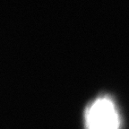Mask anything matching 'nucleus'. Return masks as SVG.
Returning a JSON list of instances; mask_svg holds the SVG:
<instances>
[{
	"mask_svg": "<svg viewBox=\"0 0 129 129\" xmlns=\"http://www.w3.org/2000/svg\"><path fill=\"white\" fill-rule=\"evenodd\" d=\"M85 129H119L120 117L115 103L107 96L99 97L84 113Z\"/></svg>",
	"mask_w": 129,
	"mask_h": 129,
	"instance_id": "nucleus-1",
	"label": "nucleus"
}]
</instances>
